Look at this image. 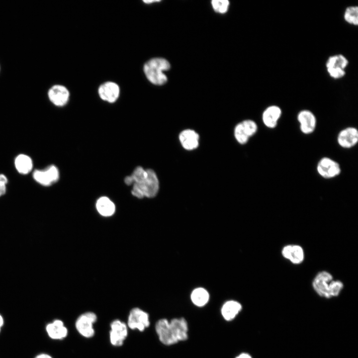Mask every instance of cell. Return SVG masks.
<instances>
[{"label": "cell", "instance_id": "cell-23", "mask_svg": "<svg viewBox=\"0 0 358 358\" xmlns=\"http://www.w3.org/2000/svg\"><path fill=\"white\" fill-rule=\"evenodd\" d=\"M209 298L207 291L203 288H197L193 290L191 294V300L197 306H204L208 301Z\"/></svg>", "mask_w": 358, "mask_h": 358}, {"label": "cell", "instance_id": "cell-14", "mask_svg": "<svg viewBox=\"0 0 358 358\" xmlns=\"http://www.w3.org/2000/svg\"><path fill=\"white\" fill-rule=\"evenodd\" d=\"M45 330L49 338L55 340H62L68 335V329L61 320L55 319L46 326Z\"/></svg>", "mask_w": 358, "mask_h": 358}, {"label": "cell", "instance_id": "cell-22", "mask_svg": "<svg viewBox=\"0 0 358 358\" xmlns=\"http://www.w3.org/2000/svg\"><path fill=\"white\" fill-rule=\"evenodd\" d=\"M96 207L98 213L105 217L112 215L115 210L113 202L105 196L101 197L97 200Z\"/></svg>", "mask_w": 358, "mask_h": 358}, {"label": "cell", "instance_id": "cell-29", "mask_svg": "<svg viewBox=\"0 0 358 358\" xmlns=\"http://www.w3.org/2000/svg\"><path fill=\"white\" fill-rule=\"evenodd\" d=\"M8 183L7 177L3 174H0V197L5 194Z\"/></svg>", "mask_w": 358, "mask_h": 358}, {"label": "cell", "instance_id": "cell-36", "mask_svg": "<svg viewBox=\"0 0 358 358\" xmlns=\"http://www.w3.org/2000/svg\"></svg>", "mask_w": 358, "mask_h": 358}, {"label": "cell", "instance_id": "cell-13", "mask_svg": "<svg viewBox=\"0 0 358 358\" xmlns=\"http://www.w3.org/2000/svg\"><path fill=\"white\" fill-rule=\"evenodd\" d=\"M337 142L342 148L350 149L358 142V130L353 127H349L341 130L338 135Z\"/></svg>", "mask_w": 358, "mask_h": 358}, {"label": "cell", "instance_id": "cell-30", "mask_svg": "<svg viewBox=\"0 0 358 358\" xmlns=\"http://www.w3.org/2000/svg\"><path fill=\"white\" fill-rule=\"evenodd\" d=\"M34 358H53V357L46 353H40L36 355Z\"/></svg>", "mask_w": 358, "mask_h": 358}, {"label": "cell", "instance_id": "cell-12", "mask_svg": "<svg viewBox=\"0 0 358 358\" xmlns=\"http://www.w3.org/2000/svg\"><path fill=\"white\" fill-rule=\"evenodd\" d=\"M297 119L302 133L308 135L314 131L316 126V118L312 111L307 109L302 110L298 112Z\"/></svg>", "mask_w": 358, "mask_h": 358}, {"label": "cell", "instance_id": "cell-2", "mask_svg": "<svg viewBox=\"0 0 358 358\" xmlns=\"http://www.w3.org/2000/svg\"><path fill=\"white\" fill-rule=\"evenodd\" d=\"M159 189V182L155 172L152 169L147 170V176L140 183H133L131 193L138 198H151L155 196Z\"/></svg>", "mask_w": 358, "mask_h": 358}, {"label": "cell", "instance_id": "cell-27", "mask_svg": "<svg viewBox=\"0 0 358 358\" xmlns=\"http://www.w3.org/2000/svg\"><path fill=\"white\" fill-rule=\"evenodd\" d=\"M249 137L254 135L258 130L256 123L252 120L248 119L241 122Z\"/></svg>", "mask_w": 358, "mask_h": 358}, {"label": "cell", "instance_id": "cell-4", "mask_svg": "<svg viewBox=\"0 0 358 358\" xmlns=\"http://www.w3.org/2000/svg\"><path fill=\"white\" fill-rule=\"evenodd\" d=\"M97 317L95 313L89 311L79 316L75 322V328L78 333L85 338H91L95 335L94 324Z\"/></svg>", "mask_w": 358, "mask_h": 358}, {"label": "cell", "instance_id": "cell-32", "mask_svg": "<svg viewBox=\"0 0 358 358\" xmlns=\"http://www.w3.org/2000/svg\"><path fill=\"white\" fill-rule=\"evenodd\" d=\"M236 358H252V357L248 354L242 353L237 356Z\"/></svg>", "mask_w": 358, "mask_h": 358}, {"label": "cell", "instance_id": "cell-3", "mask_svg": "<svg viewBox=\"0 0 358 358\" xmlns=\"http://www.w3.org/2000/svg\"><path fill=\"white\" fill-rule=\"evenodd\" d=\"M349 63L348 59L343 54L330 56L325 64L327 73L333 79H341L346 75Z\"/></svg>", "mask_w": 358, "mask_h": 358}, {"label": "cell", "instance_id": "cell-11", "mask_svg": "<svg viewBox=\"0 0 358 358\" xmlns=\"http://www.w3.org/2000/svg\"><path fill=\"white\" fill-rule=\"evenodd\" d=\"M47 95L50 101L54 105L62 107L68 102L70 93L68 90L61 85H55L49 88Z\"/></svg>", "mask_w": 358, "mask_h": 358}, {"label": "cell", "instance_id": "cell-35", "mask_svg": "<svg viewBox=\"0 0 358 358\" xmlns=\"http://www.w3.org/2000/svg\"><path fill=\"white\" fill-rule=\"evenodd\" d=\"M1 328H0V331H1Z\"/></svg>", "mask_w": 358, "mask_h": 358}, {"label": "cell", "instance_id": "cell-28", "mask_svg": "<svg viewBox=\"0 0 358 358\" xmlns=\"http://www.w3.org/2000/svg\"><path fill=\"white\" fill-rule=\"evenodd\" d=\"M344 285L342 281L339 280H333L330 286V297L338 296L342 289Z\"/></svg>", "mask_w": 358, "mask_h": 358}, {"label": "cell", "instance_id": "cell-24", "mask_svg": "<svg viewBox=\"0 0 358 358\" xmlns=\"http://www.w3.org/2000/svg\"><path fill=\"white\" fill-rule=\"evenodd\" d=\"M343 17L347 23L357 26L358 25V7L356 5L347 7L344 11Z\"/></svg>", "mask_w": 358, "mask_h": 358}, {"label": "cell", "instance_id": "cell-5", "mask_svg": "<svg viewBox=\"0 0 358 358\" xmlns=\"http://www.w3.org/2000/svg\"><path fill=\"white\" fill-rule=\"evenodd\" d=\"M33 179L43 186H50L57 182L60 178L58 168L50 165L44 169H36L32 173Z\"/></svg>", "mask_w": 358, "mask_h": 358}, {"label": "cell", "instance_id": "cell-17", "mask_svg": "<svg viewBox=\"0 0 358 358\" xmlns=\"http://www.w3.org/2000/svg\"><path fill=\"white\" fill-rule=\"evenodd\" d=\"M281 254L283 258L295 265L301 264L304 259L303 249L298 245H286L282 248Z\"/></svg>", "mask_w": 358, "mask_h": 358}, {"label": "cell", "instance_id": "cell-31", "mask_svg": "<svg viewBox=\"0 0 358 358\" xmlns=\"http://www.w3.org/2000/svg\"><path fill=\"white\" fill-rule=\"evenodd\" d=\"M125 183L128 185L133 184V181L130 176H127L124 179Z\"/></svg>", "mask_w": 358, "mask_h": 358}, {"label": "cell", "instance_id": "cell-19", "mask_svg": "<svg viewBox=\"0 0 358 358\" xmlns=\"http://www.w3.org/2000/svg\"><path fill=\"white\" fill-rule=\"evenodd\" d=\"M199 138V135L191 129L184 130L179 135V139L182 146L187 150H192L198 147Z\"/></svg>", "mask_w": 358, "mask_h": 358}, {"label": "cell", "instance_id": "cell-25", "mask_svg": "<svg viewBox=\"0 0 358 358\" xmlns=\"http://www.w3.org/2000/svg\"><path fill=\"white\" fill-rule=\"evenodd\" d=\"M234 135L237 141L241 144L246 143L250 138L241 122L236 126Z\"/></svg>", "mask_w": 358, "mask_h": 358}, {"label": "cell", "instance_id": "cell-16", "mask_svg": "<svg viewBox=\"0 0 358 358\" xmlns=\"http://www.w3.org/2000/svg\"><path fill=\"white\" fill-rule=\"evenodd\" d=\"M281 114L282 110L280 107L276 105H269L263 112V122L267 127L274 128L277 126Z\"/></svg>", "mask_w": 358, "mask_h": 358}, {"label": "cell", "instance_id": "cell-26", "mask_svg": "<svg viewBox=\"0 0 358 358\" xmlns=\"http://www.w3.org/2000/svg\"><path fill=\"white\" fill-rule=\"evenodd\" d=\"M211 4L216 12L224 13L228 10L229 2L227 0H213L211 1Z\"/></svg>", "mask_w": 358, "mask_h": 358}, {"label": "cell", "instance_id": "cell-20", "mask_svg": "<svg viewBox=\"0 0 358 358\" xmlns=\"http://www.w3.org/2000/svg\"><path fill=\"white\" fill-rule=\"evenodd\" d=\"M16 171L22 175H26L32 171L33 162L32 158L25 154H19L14 160Z\"/></svg>", "mask_w": 358, "mask_h": 358}, {"label": "cell", "instance_id": "cell-9", "mask_svg": "<svg viewBox=\"0 0 358 358\" xmlns=\"http://www.w3.org/2000/svg\"><path fill=\"white\" fill-rule=\"evenodd\" d=\"M333 280V276L330 272L321 271L315 276L312 286L314 290L320 296L329 298L330 286Z\"/></svg>", "mask_w": 358, "mask_h": 358}, {"label": "cell", "instance_id": "cell-8", "mask_svg": "<svg viewBox=\"0 0 358 358\" xmlns=\"http://www.w3.org/2000/svg\"><path fill=\"white\" fill-rule=\"evenodd\" d=\"M318 174L326 179H330L338 176L341 169L339 164L332 159L323 157L318 162L317 165Z\"/></svg>", "mask_w": 358, "mask_h": 358}, {"label": "cell", "instance_id": "cell-18", "mask_svg": "<svg viewBox=\"0 0 358 358\" xmlns=\"http://www.w3.org/2000/svg\"><path fill=\"white\" fill-rule=\"evenodd\" d=\"M169 322L173 333L178 342L186 340L188 338V325L186 320L183 318H174Z\"/></svg>", "mask_w": 358, "mask_h": 358}, {"label": "cell", "instance_id": "cell-21", "mask_svg": "<svg viewBox=\"0 0 358 358\" xmlns=\"http://www.w3.org/2000/svg\"><path fill=\"white\" fill-rule=\"evenodd\" d=\"M242 309V305L240 303L234 300L226 302L222 307L221 314L226 321L234 319Z\"/></svg>", "mask_w": 358, "mask_h": 358}, {"label": "cell", "instance_id": "cell-15", "mask_svg": "<svg viewBox=\"0 0 358 358\" xmlns=\"http://www.w3.org/2000/svg\"><path fill=\"white\" fill-rule=\"evenodd\" d=\"M98 94L103 100L110 103L114 102L118 98L120 93L119 87L116 83L107 82L103 83L98 88Z\"/></svg>", "mask_w": 358, "mask_h": 358}, {"label": "cell", "instance_id": "cell-7", "mask_svg": "<svg viewBox=\"0 0 358 358\" xmlns=\"http://www.w3.org/2000/svg\"><path fill=\"white\" fill-rule=\"evenodd\" d=\"M128 334V328L125 322L119 319H115L110 323L109 339L113 346H122Z\"/></svg>", "mask_w": 358, "mask_h": 358}, {"label": "cell", "instance_id": "cell-10", "mask_svg": "<svg viewBox=\"0 0 358 358\" xmlns=\"http://www.w3.org/2000/svg\"><path fill=\"white\" fill-rule=\"evenodd\" d=\"M155 330L160 341L164 345L170 346L178 342L167 319L162 318L158 320L155 324Z\"/></svg>", "mask_w": 358, "mask_h": 358}, {"label": "cell", "instance_id": "cell-1", "mask_svg": "<svg viewBox=\"0 0 358 358\" xmlns=\"http://www.w3.org/2000/svg\"><path fill=\"white\" fill-rule=\"evenodd\" d=\"M170 68V63L163 58L150 59L144 66V72L147 79L153 84L161 86L167 81L164 72Z\"/></svg>", "mask_w": 358, "mask_h": 358}, {"label": "cell", "instance_id": "cell-6", "mask_svg": "<svg viewBox=\"0 0 358 358\" xmlns=\"http://www.w3.org/2000/svg\"><path fill=\"white\" fill-rule=\"evenodd\" d=\"M126 324L131 330L143 332L150 326L149 315L139 308H133L129 312Z\"/></svg>", "mask_w": 358, "mask_h": 358}, {"label": "cell", "instance_id": "cell-34", "mask_svg": "<svg viewBox=\"0 0 358 358\" xmlns=\"http://www.w3.org/2000/svg\"><path fill=\"white\" fill-rule=\"evenodd\" d=\"M160 0H144V2L147 3H151L153 2H159Z\"/></svg>", "mask_w": 358, "mask_h": 358}, {"label": "cell", "instance_id": "cell-33", "mask_svg": "<svg viewBox=\"0 0 358 358\" xmlns=\"http://www.w3.org/2000/svg\"><path fill=\"white\" fill-rule=\"evenodd\" d=\"M4 325V319L1 315L0 314V328H1Z\"/></svg>", "mask_w": 358, "mask_h": 358}]
</instances>
